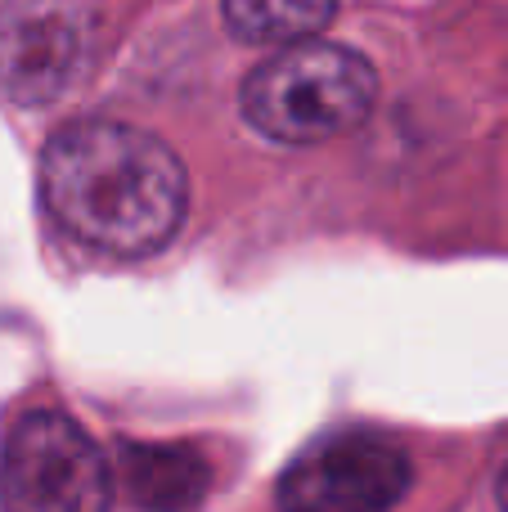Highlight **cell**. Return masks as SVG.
Listing matches in <instances>:
<instances>
[{"label":"cell","instance_id":"8","mask_svg":"<svg viewBox=\"0 0 508 512\" xmlns=\"http://www.w3.org/2000/svg\"><path fill=\"white\" fill-rule=\"evenodd\" d=\"M500 508L508 512V468H504V477H500Z\"/></svg>","mask_w":508,"mask_h":512},{"label":"cell","instance_id":"5","mask_svg":"<svg viewBox=\"0 0 508 512\" xmlns=\"http://www.w3.org/2000/svg\"><path fill=\"white\" fill-rule=\"evenodd\" d=\"M410 490V459L378 436H329L288 463L284 512H392Z\"/></svg>","mask_w":508,"mask_h":512},{"label":"cell","instance_id":"3","mask_svg":"<svg viewBox=\"0 0 508 512\" xmlns=\"http://www.w3.org/2000/svg\"><path fill=\"white\" fill-rule=\"evenodd\" d=\"M5 512H108L113 472L99 445L63 414H27L0 454Z\"/></svg>","mask_w":508,"mask_h":512},{"label":"cell","instance_id":"4","mask_svg":"<svg viewBox=\"0 0 508 512\" xmlns=\"http://www.w3.org/2000/svg\"><path fill=\"white\" fill-rule=\"evenodd\" d=\"M99 41V0H0V95L50 104L86 72Z\"/></svg>","mask_w":508,"mask_h":512},{"label":"cell","instance_id":"7","mask_svg":"<svg viewBox=\"0 0 508 512\" xmlns=\"http://www.w3.org/2000/svg\"><path fill=\"white\" fill-rule=\"evenodd\" d=\"M225 23L239 41L252 45H297L324 32L333 18V0H221Z\"/></svg>","mask_w":508,"mask_h":512},{"label":"cell","instance_id":"2","mask_svg":"<svg viewBox=\"0 0 508 512\" xmlns=\"http://www.w3.org/2000/svg\"><path fill=\"white\" fill-rule=\"evenodd\" d=\"M378 99V77L333 41L279 45L243 81V117L275 144H324L356 131Z\"/></svg>","mask_w":508,"mask_h":512},{"label":"cell","instance_id":"1","mask_svg":"<svg viewBox=\"0 0 508 512\" xmlns=\"http://www.w3.org/2000/svg\"><path fill=\"white\" fill-rule=\"evenodd\" d=\"M41 198L86 248L149 256L176 239L189 207L180 158L126 122H72L45 144Z\"/></svg>","mask_w":508,"mask_h":512},{"label":"cell","instance_id":"6","mask_svg":"<svg viewBox=\"0 0 508 512\" xmlns=\"http://www.w3.org/2000/svg\"><path fill=\"white\" fill-rule=\"evenodd\" d=\"M122 486L144 512H189L212 486V468L189 445H126Z\"/></svg>","mask_w":508,"mask_h":512}]
</instances>
